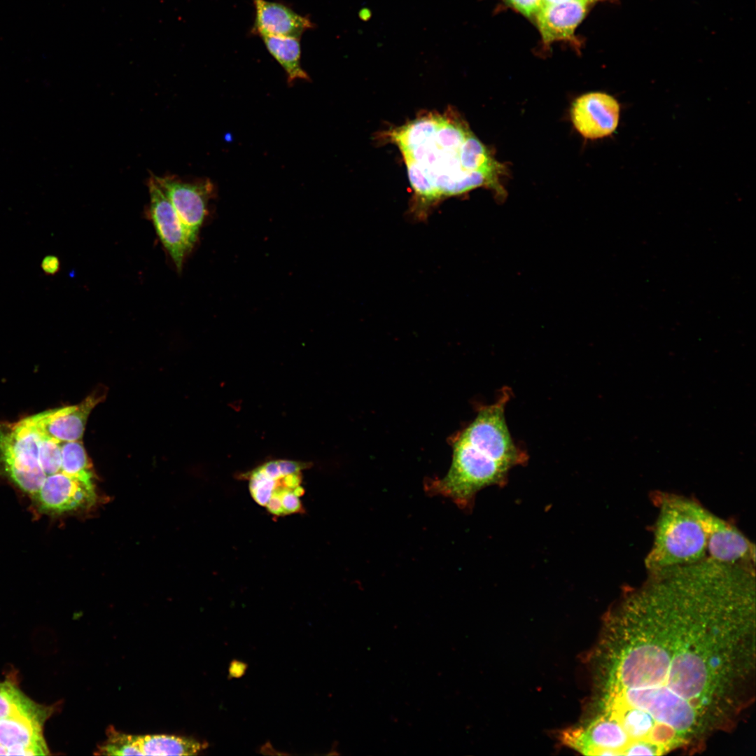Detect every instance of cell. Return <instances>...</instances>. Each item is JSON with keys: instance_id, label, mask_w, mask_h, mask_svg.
<instances>
[{"instance_id": "5bb4252c", "label": "cell", "mask_w": 756, "mask_h": 756, "mask_svg": "<svg viewBox=\"0 0 756 756\" xmlns=\"http://www.w3.org/2000/svg\"><path fill=\"white\" fill-rule=\"evenodd\" d=\"M261 38L268 52L286 72L288 83L298 80H309V75L301 66L300 38L267 35Z\"/></svg>"}, {"instance_id": "603a6c76", "label": "cell", "mask_w": 756, "mask_h": 756, "mask_svg": "<svg viewBox=\"0 0 756 756\" xmlns=\"http://www.w3.org/2000/svg\"><path fill=\"white\" fill-rule=\"evenodd\" d=\"M568 1H572V0H542V5H545V4L561 3V2ZM589 1H592L595 3V1H598V0H589Z\"/></svg>"}, {"instance_id": "6da1fadb", "label": "cell", "mask_w": 756, "mask_h": 756, "mask_svg": "<svg viewBox=\"0 0 756 756\" xmlns=\"http://www.w3.org/2000/svg\"><path fill=\"white\" fill-rule=\"evenodd\" d=\"M755 594L663 582L626 594L595 652L594 713L613 755L694 754L755 700Z\"/></svg>"}, {"instance_id": "7c38bea8", "label": "cell", "mask_w": 756, "mask_h": 756, "mask_svg": "<svg viewBox=\"0 0 756 756\" xmlns=\"http://www.w3.org/2000/svg\"><path fill=\"white\" fill-rule=\"evenodd\" d=\"M593 4L589 0H572L542 5L534 18L542 46L548 48L563 41L578 48L580 44L575 30Z\"/></svg>"}, {"instance_id": "d6986e66", "label": "cell", "mask_w": 756, "mask_h": 756, "mask_svg": "<svg viewBox=\"0 0 756 756\" xmlns=\"http://www.w3.org/2000/svg\"><path fill=\"white\" fill-rule=\"evenodd\" d=\"M29 698L13 683L0 682V719L10 715L22 706Z\"/></svg>"}, {"instance_id": "9a60e30c", "label": "cell", "mask_w": 756, "mask_h": 756, "mask_svg": "<svg viewBox=\"0 0 756 756\" xmlns=\"http://www.w3.org/2000/svg\"><path fill=\"white\" fill-rule=\"evenodd\" d=\"M136 743L142 755H194L205 747L191 738L165 734L136 736Z\"/></svg>"}, {"instance_id": "9c48e42d", "label": "cell", "mask_w": 756, "mask_h": 756, "mask_svg": "<svg viewBox=\"0 0 756 756\" xmlns=\"http://www.w3.org/2000/svg\"><path fill=\"white\" fill-rule=\"evenodd\" d=\"M191 237L196 240L214 191L209 180L185 182L174 176H155Z\"/></svg>"}, {"instance_id": "44dd1931", "label": "cell", "mask_w": 756, "mask_h": 756, "mask_svg": "<svg viewBox=\"0 0 756 756\" xmlns=\"http://www.w3.org/2000/svg\"><path fill=\"white\" fill-rule=\"evenodd\" d=\"M41 267L46 274L54 275L59 270V260L55 255H46L43 258Z\"/></svg>"}, {"instance_id": "8fae6325", "label": "cell", "mask_w": 756, "mask_h": 756, "mask_svg": "<svg viewBox=\"0 0 756 756\" xmlns=\"http://www.w3.org/2000/svg\"><path fill=\"white\" fill-rule=\"evenodd\" d=\"M105 397V391H96L78 405L48 410L30 419L41 433L54 440H80L90 414Z\"/></svg>"}, {"instance_id": "277c9868", "label": "cell", "mask_w": 756, "mask_h": 756, "mask_svg": "<svg viewBox=\"0 0 756 756\" xmlns=\"http://www.w3.org/2000/svg\"><path fill=\"white\" fill-rule=\"evenodd\" d=\"M660 519L655 556L662 565L694 561L703 552L711 517L687 503H673Z\"/></svg>"}, {"instance_id": "8992f818", "label": "cell", "mask_w": 756, "mask_h": 756, "mask_svg": "<svg viewBox=\"0 0 756 756\" xmlns=\"http://www.w3.org/2000/svg\"><path fill=\"white\" fill-rule=\"evenodd\" d=\"M306 467L305 463L289 460L272 461L258 467L249 475L253 499L274 515L302 512V470Z\"/></svg>"}, {"instance_id": "7402d4cb", "label": "cell", "mask_w": 756, "mask_h": 756, "mask_svg": "<svg viewBox=\"0 0 756 756\" xmlns=\"http://www.w3.org/2000/svg\"><path fill=\"white\" fill-rule=\"evenodd\" d=\"M372 17V11L366 7L362 8L358 11V18L364 22L368 21Z\"/></svg>"}, {"instance_id": "3957f363", "label": "cell", "mask_w": 756, "mask_h": 756, "mask_svg": "<svg viewBox=\"0 0 756 756\" xmlns=\"http://www.w3.org/2000/svg\"><path fill=\"white\" fill-rule=\"evenodd\" d=\"M452 458L447 474L426 483L428 493L451 499L460 509L471 510L476 494L482 489L504 486L509 465L498 461L456 435Z\"/></svg>"}, {"instance_id": "e0dca14e", "label": "cell", "mask_w": 756, "mask_h": 756, "mask_svg": "<svg viewBox=\"0 0 756 756\" xmlns=\"http://www.w3.org/2000/svg\"><path fill=\"white\" fill-rule=\"evenodd\" d=\"M62 467L64 473L88 482H93L94 472L80 440L61 442Z\"/></svg>"}, {"instance_id": "2e32d148", "label": "cell", "mask_w": 756, "mask_h": 756, "mask_svg": "<svg viewBox=\"0 0 756 756\" xmlns=\"http://www.w3.org/2000/svg\"><path fill=\"white\" fill-rule=\"evenodd\" d=\"M708 541L711 556L722 562H734L750 551V545L743 536L717 522L712 527Z\"/></svg>"}, {"instance_id": "30bf717a", "label": "cell", "mask_w": 756, "mask_h": 756, "mask_svg": "<svg viewBox=\"0 0 756 756\" xmlns=\"http://www.w3.org/2000/svg\"><path fill=\"white\" fill-rule=\"evenodd\" d=\"M618 102L604 92H593L578 97L572 104V122L584 138L596 139L615 132L620 119Z\"/></svg>"}, {"instance_id": "4fadbf2b", "label": "cell", "mask_w": 756, "mask_h": 756, "mask_svg": "<svg viewBox=\"0 0 756 756\" xmlns=\"http://www.w3.org/2000/svg\"><path fill=\"white\" fill-rule=\"evenodd\" d=\"M253 2L255 15L252 31L260 36L300 38L306 30L313 27L309 18L284 4L267 0H253Z\"/></svg>"}, {"instance_id": "7a4b0ae2", "label": "cell", "mask_w": 756, "mask_h": 756, "mask_svg": "<svg viewBox=\"0 0 756 756\" xmlns=\"http://www.w3.org/2000/svg\"><path fill=\"white\" fill-rule=\"evenodd\" d=\"M387 136L402 154L419 216L445 197L479 187L493 190L498 199L506 196L505 165L454 113H427Z\"/></svg>"}, {"instance_id": "ba28073f", "label": "cell", "mask_w": 756, "mask_h": 756, "mask_svg": "<svg viewBox=\"0 0 756 756\" xmlns=\"http://www.w3.org/2000/svg\"><path fill=\"white\" fill-rule=\"evenodd\" d=\"M150 214L156 232L177 270L193 246L195 240L183 225L164 190L152 176L148 181Z\"/></svg>"}, {"instance_id": "5b68a950", "label": "cell", "mask_w": 756, "mask_h": 756, "mask_svg": "<svg viewBox=\"0 0 756 756\" xmlns=\"http://www.w3.org/2000/svg\"><path fill=\"white\" fill-rule=\"evenodd\" d=\"M511 393L509 388L503 387L496 401L480 405L475 418L456 435L495 460L513 468L525 465L528 456L514 443L506 423L505 410Z\"/></svg>"}, {"instance_id": "52a82bcc", "label": "cell", "mask_w": 756, "mask_h": 756, "mask_svg": "<svg viewBox=\"0 0 756 756\" xmlns=\"http://www.w3.org/2000/svg\"><path fill=\"white\" fill-rule=\"evenodd\" d=\"M53 710L29 699L10 715L0 719V744L7 755H46L43 727Z\"/></svg>"}, {"instance_id": "ac0fdd59", "label": "cell", "mask_w": 756, "mask_h": 756, "mask_svg": "<svg viewBox=\"0 0 756 756\" xmlns=\"http://www.w3.org/2000/svg\"><path fill=\"white\" fill-rule=\"evenodd\" d=\"M106 739L97 747L95 755H142L136 743V736L122 732L111 725L106 729Z\"/></svg>"}, {"instance_id": "ffe728a7", "label": "cell", "mask_w": 756, "mask_h": 756, "mask_svg": "<svg viewBox=\"0 0 756 756\" xmlns=\"http://www.w3.org/2000/svg\"><path fill=\"white\" fill-rule=\"evenodd\" d=\"M508 6L528 18L534 19L542 6V0H503Z\"/></svg>"}]
</instances>
